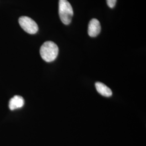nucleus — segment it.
<instances>
[{
  "label": "nucleus",
  "mask_w": 146,
  "mask_h": 146,
  "mask_svg": "<svg viewBox=\"0 0 146 146\" xmlns=\"http://www.w3.org/2000/svg\"><path fill=\"white\" fill-rule=\"evenodd\" d=\"M40 53L42 59L47 62L54 61L58 54V46L52 41L45 42L40 48Z\"/></svg>",
  "instance_id": "f257e3e1"
},
{
  "label": "nucleus",
  "mask_w": 146,
  "mask_h": 146,
  "mask_svg": "<svg viewBox=\"0 0 146 146\" xmlns=\"http://www.w3.org/2000/svg\"><path fill=\"white\" fill-rule=\"evenodd\" d=\"M58 14L63 24L68 25L73 16V8L67 0H59Z\"/></svg>",
  "instance_id": "f03ea898"
},
{
  "label": "nucleus",
  "mask_w": 146,
  "mask_h": 146,
  "mask_svg": "<svg viewBox=\"0 0 146 146\" xmlns=\"http://www.w3.org/2000/svg\"><path fill=\"white\" fill-rule=\"evenodd\" d=\"M19 22L21 28L30 34H36L38 30L35 21L28 16H21L19 19Z\"/></svg>",
  "instance_id": "7ed1b4c3"
},
{
  "label": "nucleus",
  "mask_w": 146,
  "mask_h": 146,
  "mask_svg": "<svg viewBox=\"0 0 146 146\" xmlns=\"http://www.w3.org/2000/svg\"><path fill=\"white\" fill-rule=\"evenodd\" d=\"M101 29V25L98 20L93 19L90 21L88 28V33L90 36L93 37L97 36L99 34Z\"/></svg>",
  "instance_id": "20e7f679"
},
{
  "label": "nucleus",
  "mask_w": 146,
  "mask_h": 146,
  "mask_svg": "<svg viewBox=\"0 0 146 146\" xmlns=\"http://www.w3.org/2000/svg\"><path fill=\"white\" fill-rule=\"evenodd\" d=\"M25 104L23 98L19 95H15L12 98L9 102V109L13 110L22 108Z\"/></svg>",
  "instance_id": "39448f33"
},
{
  "label": "nucleus",
  "mask_w": 146,
  "mask_h": 146,
  "mask_svg": "<svg viewBox=\"0 0 146 146\" xmlns=\"http://www.w3.org/2000/svg\"><path fill=\"white\" fill-rule=\"evenodd\" d=\"M95 88L99 94L106 97H110L112 95V91L106 84L98 82L95 84Z\"/></svg>",
  "instance_id": "423d86ee"
},
{
  "label": "nucleus",
  "mask_w": 146,
  "mask_h": 146,
  "mask_svg": "<svg viewBox=\"0 0 146 146\" xmlns=\"http://www.w3.org/2000/svg\"><path fill=\"white\" fill-rule=\"evenodd\" d=\"M106 1L108 7L110 8H113L115 7L117 0H106Z\"/></svg>",
  "instance_id": "0eeeda50"
}]
</instances>
